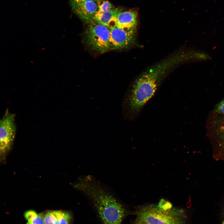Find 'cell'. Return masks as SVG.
<instances>
[{"mask_svg":"<svg viewBox=\"0 0 224 224\" xmlns=\"http://www.w3.org/2000/svg\"><path fill=\"white\" fill-rule=\"evenodd\" d=\"M110 29L95 22L89 24L85 33L86 42L93 50L100 54L110 50Z\"/></svg>","mask_w":224,"mask_h":224,"instance_id":"obj_4","label":"cell"},{"mask_svg":"<svg viewBox=\"0 0 224 224\" xmlns=\"http://www.w3.org/2000/svg\"><path fill=\"white\" fill-rule=\"evenodd\" d=\"M96 2L98 7L97 12H103L113 8L112 4L108 1L96 0Z\"/></svg>","mask_w":224,"mask_h":224,"instance_id":"obj_11","label":"cell"},{"mask_svg":"<svg viewBox=\"0 0 224 224\" xmlns=\"http://www.w3.org/2000/svg\"><path fill=\"white\" fill-rule=\"evenodd\" d=\"M137 218L150 224H186L184 213L173 208L169 202L162 199L158 205L139 207L136 211Z\"/></svg>","mask_w":224,"mask_h":224,"instance_id":"obj_3","label":"cell"},{"mask_svg":"<svg viewBox=\"0 0 224 224\" xmlns=\"http://www.w3.org/2000/svg\"><path fill=\"white\" fill-rule=\"evenodd\" d=\"M223 224H224V210L223 212Z\"/></svg>","mask_w":224,"mask_h":224,"instance_id":"obj_18","label":"cell"},{"mask_svg":"<svg viewBox=\"0 0 224 224\" xmlns=\"http://www.w3.org/2000/svg\"><path fill=\"white\" fill-rule=\"evenodd\" d=\"M37 214L35 211L33 210H29L25 212L24 216L26 219L28 221L35 217Z\"/></svg>","mask_w":224,"mask_h":224,"instance_id":"obj_14","label":"cell"},{"mask_svg":"<svg viewBox=\"0 0 224 224\" xmlns=\"http://www.w3.org/2000/svg\"><path fill=\"white\" fill-rule=\"evenodd\" d=\"M15 133L14 115L7 112L0 120V161L5 159L11 149Z\"/></svg>","mask_w":224,"mask_h":224,"instance_id":"obj_5","label":"cell"},{"mask_svg":"<svg viewBox=\"0 0 224 224\" xmlns=\"http://www.w3.org/2000/svg\"><path fill=\"white\" fill-rule=\"evenodd\" d=\"M133 224H150L146 221L142 219L137 218Z\"/></svg>","mask_w":224,"mask_h":224,"instance_id":"obj_16","label":"cell"},{"mask_svg":"<svg viewBox=\"0 0 224 224\" xmlns=\"http://www.w3.org/2000/svg\"><path fill=\"white\" fill-rule=\"evenodd\" d=\"M69 3L73 2H82L86 1H94L96 2V0H69Z\"/></svg>","mask_w":224,"mask_h":224,"instance_id":"obj_17","label":"cell"},{"mask_svg":"<svg viewBox=\"0 0 224 224\" xmlns=\"http://www.w3.org/2000/svg\"><path fill=\"white\" fill-rule=\"evenodd\" d=\"M168 72L166 65L159 63L137 78L128 100L131 111H139L154 96L161 81Z\"/></svg>","mask_w":224,"mask_h":224,"instance_id":"obj_2","label":"cell"},{"mask_svg":"<svg viewBox=\"0 0 224 224\" xmlns=\"http://www.w3.org/2000/svg\"><path fill=\"white\" fill-rule=\"evenodd\" d=\"M73 12L84 22L90 24L94 22L98 9L96 2L86 1L70 3Z\"/></svg>","mask_w":224,"mask_h":224,"instance_id":"obj_7","label":"cell"},{"mask_svg":"<svg viewBox=\"0 0 224 224\" xmlns=\"http://www.w3.org/2000/svg\"><path fill=\"white\" fill-rule=\"evenodd\" d=\"M137 22L136 11H122L118 15L116 27L126 31H135Z\"/></svg>","mask_w":224,"mask_h":224,"instance_id":"obj_8","label":"cell"},{"mask_svg":"<svg viewBox=\"0 0 224 224\" xmlns=\"http://www.w3.org/2000/svg\"><path fill=\"white\" fill-rule=\"evenodd\" d=\"M123 10L122 8L117 7L103 12H96L94 18V22L103 25L110 29L116 27L117 17L118 13Z\"/></svg>","mask_w":224,"mask_h":224,"instance_id":"obj_9","label":"cell"},{"mask_svg":"<svg viewBox=\"0 0 224 224\" xmlns=\"http://www.w3.org/2000/svg\"><path fill=\"white\" fill-rule=\"evenodd\" d=\"M78 187L91 200L103 224H121L124 207L92 177H85Z\"/></svg>","mask_w":224,"mask_h":224,"instance_id":"obj_1","label":"cell"},{"mask_svg":"<svg viewBox=\"0 0 224 224\" xmlns=\"http://www.w3.org/2000/svg\"><path fill=\"white\" fill-rule=\"evenodd\" d=\"M53 211L57 218L58 224H70L72 218L69 212L61 210Z\"/></svg>","mask_w":224,"mask_h":224,"instance_id":"obj_10","label":"cell"},{"mask_svg":"<svg viewBox=\"0 0 224 224\" xmlns=\"http://www.w3.org/2000/svg\"><path fill=\"white\" fill-rule=\"evenodd\" d=\"M26 224H44V215L42 214H37L33 218L27 221Z\"/></svg>","mask_w":224,"mask_h":224,"instance_id":"obj_13","label":"cell"},{"mask_svg":"<svg viewBox=\"0 0 224 224\" xmlns=\"http://www.w3.org/2000/svg\"><path fill=\"white\" fill-rule=\"evenodd\" d=\"M136 38L135 31H126L117 27L110 29V50L127 48L134 43Z\"/></svg>","mask_w":224,"mask_h":224,"instance_id":"obj_6","label":"cell"},{"mask_svg":"<svg viewBox=\"0 0 224 224\" xmlns=\"http://www.w3.org/2000/svg\"><path fill=\"white\" fill-rule=\"evenodd\" d=\"M218 111L224 114V100L221 102L217 107Z\"/></svg>","mask_w":224,"mask_h":224,"instance_id":"obj_15","label":"cell"},{"mask_svg":"<svg viewBox=\"0 0 224 224\" xmlns=\"http://www.w3.org/2000/svg\"><path fill=\"white\" fill-rule=\"evenodd\" d=\"M44 224H58L57 218L53 211L47 212L44 215Z\"/></svg>","mask_w":224,"mask_h":224,"instance_id":"obj_12","label":"cell"}]
</instances>
